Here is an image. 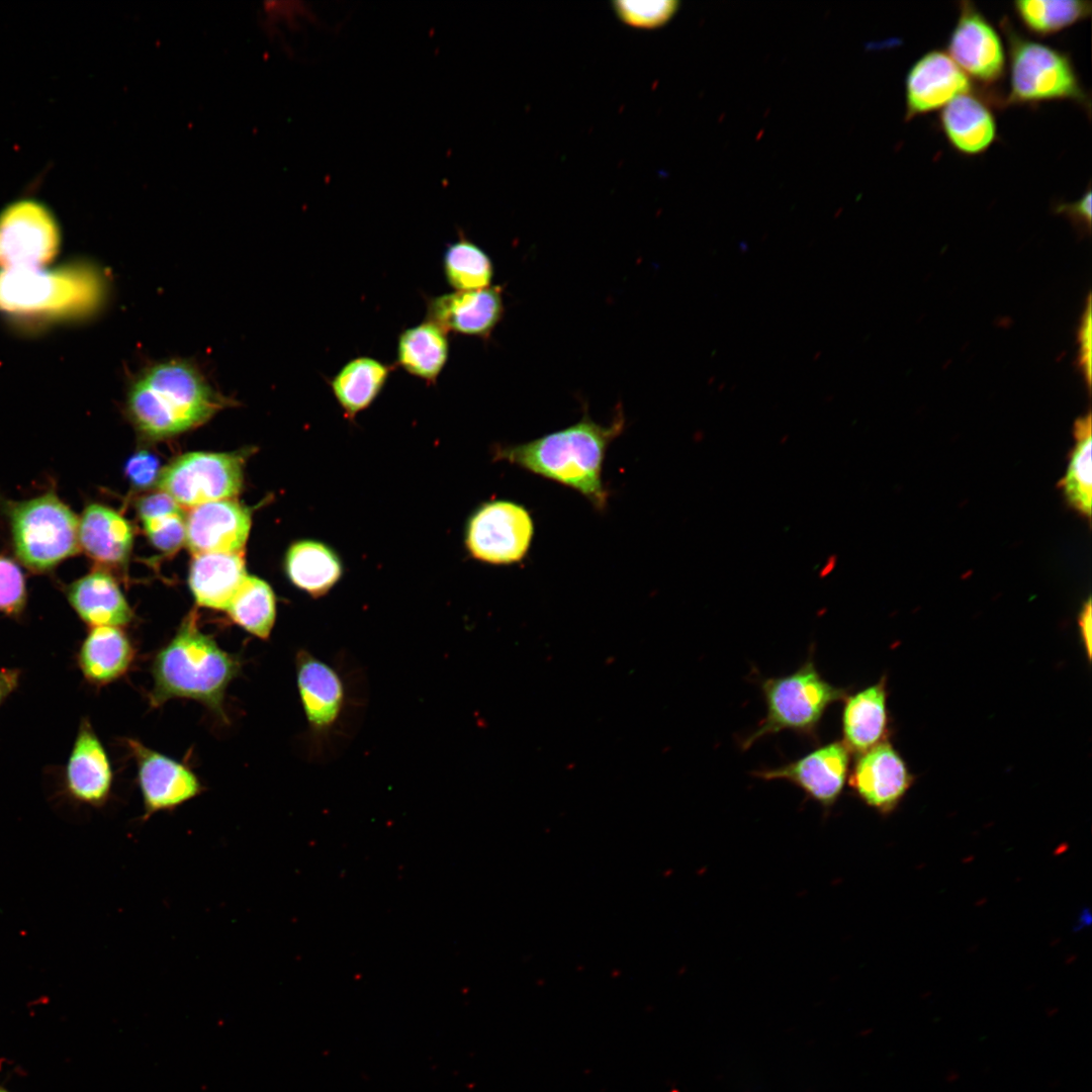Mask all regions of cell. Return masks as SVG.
Segmentation results:
<instances>
[{"label": "cell", "mask_w": 1092, "mask_h": 1092, "mask_svg": "<svg viewBox=\"0 0 1092 1092\" xmlns=\"http://www.w3.org/2000/svg\"><path fill=\"white\" fill-rule=\"evenodd\" d=\"M69 604L89 627H123L131 623L133 612L115 578L97 568L68 585Z\"/></svg>", "instance_id": "cell-21"}, {"label": "cell", "mask_w": 1092, "mask_h": 1092, "mask_svg": "<svg viewBox=\"0 0 1092 1092\" xmlns=\"http://www.w3.org/2000/svg\"><path fill=\"white\" fill-rule=\"evenodd\" d=\"M972 91V81L946 52L928 51L907 72L905 120L941 109L956 97Z\"/></svg>", "instance_id": "cell-15"}, {"label": "cell", "mask_w": 1092, "mask_h": 1092, "mask_svg": "<svg viewBox=\"0 0 1092 1092\" xmlns=\"http://www.w3.org/2000/svg\"><path fill=\"white\" fill-rule=\"evenodd\" d=\"M225 612L245 631L267 640L276 620L274 592L261 578L247 575Z\"/></svg>", "instance_id": "cell-29"}, {"label": "cell", "mask_w": 1092, "mask_h": 1092, "mask_svg": "<svg viewBox=\"0 0 1092 1092\" xmlns=\"http://www.w3.org/2000/svg\"><path fill=\"white\" fill-rule=\"evenodd\" d=\"M1091 188L1088 185L1079 199L1072 202H1059L1054 206V211L1066 215L1081 236L1089 235L1091 232Z\"/></svg>", "instance_id": "cell-37"}, {"label": "cell", "mask_w": 1092, "mask_h": 1092, "mask_svg": "<svg viewBox=\"0 0 1092 1092\" xmlns=\"http://www.w3.org/2000/svg\"><path fill=\"white\" fill-rule=\"evenodd\" d=\"M347 659L339 654L328 662L304 648L295 653L296 687L307 724V752L317 762L335 758L353 738L367 703L363 671Z\"/></svg>", "instance_id": "cell-3"}, {"label": "cell", "mask_w": 1092, "mask_h": 1092, "mask_svg": "<svg viewBox=\"0 0 1092 1092\" xmlns=\"http://www.w3.org/2000/svg\"><path fill=\"white\" fill-rule=\"evenodd\" d=\"M947 55L981 91L994 90L1006 73L1002 38L993 24L970 1H961L959 16L947 40Z\"/></svg>", "instance_id": "cell-12"}, {"label": "cell", "mask_w": 1092, "mask_h": 1092, "mask_svg": "<svg viewBox=\"0 0 1092 1092\" xmlns=\"http://www.w3.org/2000/svg\"><path fill=\"white\" fill-rule=\"evenodd\" d=\"M626 420L619 407L612 423L603 426L585 412L575 424L537 439L495 448L496 460L569 487L597 511H605L610 492L603 481L609 445L622 434Z\"/></svg>", "instance_id": "cell-2"}, {"label": "cell", "mask_w": 1092, "mask_h": 1092, "mask_svg": "<svg viewBox=\"0 0 1092 1092\" xmlns=\"http://www.w3.org/2000/svg\"><path fill=\"white\" fill-rule=\"evenodd\" d=\"M18 679L17 670L0 668V704L14 691Z\"/></svg>", "instance_id": "cell-41"}, {"label": "cell", "mask_w": 1092, "mask_h": 1092, "mask_svg": "<svg viewBox=\"0 0 1092 1092\" xmlns=\"http://www.w3.org/2000/svg\"><path fill=\"white\" fill-rule=\"evenodd\" d=\"M4 511L15 556L27 569L50 571L80 550L79 520L55 490L6 503Z\"/></svg>", "instance_id": "cell-8"}, {"label": "cell", "mask_w": 1092, "mask_h": 1092, "mask_svg": "<svg viewBox=\"0 0 1092 1092\" xmlns=\"http://www.w3.org/2000/svg\"><path fill=\"white\" fill-rule=\"evenodd\" d=\"M230 403L197 364L172 358L149 364L131 377L125 407L141 434L162 440L201 426Z\"/></svg>", "instance_id": "cell-1"}, {"label": "cell", "mask_w": 1092, "mask_h": 1092, "mask_svg": "<svg viewBox=\"0 0 1092 1092\" xmlns=\"http://www.w3.org/2000/svg\"><path fill=\"white\" fill-rule=\"evenodd\" d=\"M60 245L58 220L40 200L19 198L0 211L1 268L46 267L57 256Z\"/></svg>", "instance_id": "cell-11"}, {"label": "cell", "mask_w": 1092, "mask_h": 1092, "mask_svg": "<svg viewBox=\"0 0 1092 1092\" xmlns=\"http://www.w3.org/2000/svg\"><path fill=\"white\" fill-rule=\"evenodd\" d=\"M144 528L152 544L171 554L186 542V522L181 514L144 521Z\"/></svg>", "instance_id": "cell-35"}, {"label": "cell", "mask_w": 1092, "mask_h": 1092, "mask_svg": "<svg viewBox=\"0 0 1092 1092\" xmlns=\"http://www.w3.org/2000/svg\"><path fill=\"white\" fill-rule=\"evenodd\" d=\"M759 687L766 713L754 730L740 741L743 750L765 736L786 730L818 743V730L825 712L834 703L843 701L849 692L822 677L812 653L794 672L762 678Z\"/></svg>", "instance_id": "cell-6"}, {"label": "cell", "mask_w": 1092, "mask_h": 1092, "mask_svg": "<svg viewBox=\"0 0 1092 1092\" xmlns=\"http://www.w3.org/2000/svg\"><path fill=\"white\" fill-rule=\"evenodd\" d=\"M130 484L136 488L145 489L157 484L161 469L159 459L148 451L134 453L126 462L124 468Z\"/></svg>", "instance_id": "cell-36"}, {"label": "cell", "mask_w": 1092, "mask_h": 1092, "mask_svg": "<svg viewBox=\"0 0 1092 1092\" xmlns=\"http://www.w3.org/2000/svg\"><path fill=\"white\" fill-rule=\"evenodd\" d=\"M847 779L857 797L881 813L892 811L912 782L905 761L886 741L858 754Z\"/></svg>", "instance_id": "cell-18"}, {"label": "cell", "mask_w": 1092, "mask_h": 1092, "mask_svg": "<svg viewBox=\"0 0 1092 1092\" xmlns=\"http://www.w3.org/2000/svg\"><path fill=\"white\" fill-rule=\"evenodd\" d=\"M534 532L532 516L523 505L494 499L481 504L469 517L465 546L478 561L511 565L527 556Z\"/></svg>", "instance_id": "cell-9"}, {"label": "cell", "mask_w": 1092, "mask_h": 1092, "mask_svg": "<svg viewBox=\"0 0 1092 1092\" xmlns=\"http://www.w3.org/2000/svg\"><path fill=\"white\" fill-rule=\"evenodd\" d=\"M1009 59V91L1001 107L1071 101L1090 114L1086 93L1070 56L1020 34L1007 17L1000 21Z\"/></svg>", "instance_id": "cell-7"}, {"label": "cell", "mask_w": 1092, "mask_h": 1092, "mask_svg": "<svg viewBox=\"0 0 1092 1092\" xmlns=\"http://www.w3.org/2000/svg\"><path fill=\"white\" fill-rule=\"evenodd\" d=\"M135 649L120 627H90L77 654L85 679L102 687L120 678L133 662Z\"/></svg>", "instance_id": "cell-24"}, {"label": "cell", "mask_w": 1092, "mask_h": 1092, "mask_svg": "<svg viewBox=\"0 0 1092 1092\" xmlns=\"http://www.w3.org/2000/svg\"><path fill=\"white\" fill-rule=\"evenodd\" d=\"M1078 622H1079L1081 637H1082V640H1083V643H1084L1086 654H1087L1088 658L1090 659L1091 658V649H1092V643H1091V639H1092V627H1091V624H1092V621H1091V600L1090 599H1088L1087 602L1084 603V605L1082 607V610L1080 612V615H1079Z\"/></svg>", "instance_id": "cell-40"}, {"label": "cell", "mask_w": 1092, "mask_h": 1092, "mask_svg": "<svg viewBox=\"0 0 1092 1092\" xmlns=\"http://www.w3.org/2000/svg\"><path fill=\"white\" fill-rule=\"evenodd\" d=\"M126 745L136 763L144 821L158 812L175 810L203 792L198 777L184 763L136 739H126Z\"/></svg>", "instance_id": "cell-13"}, {"label": "cell", "mask_w": 1092, "mask_h": 1092, "mask_svg": "<svg viewBox=\"0 0 1092 1092\" xmlns=\"http://www.w3.org/2000/svg\"><path fill=\"white\" fill-rule=\"evenodd\" d=\"M138 513L142 521L181 514V507L165 491L160 490L143 496L138 503Z\"/></svg>", "instance_id": "cell-38"}, {"label": "cell", "mask_w": 1092, "mask_h": 1092, "mask_svg": "<svg viewBox=\"0 0 1092 1092\" xmlns=\"http://www.w3.org/2000/svg\"><path fill=\"white\" fill-rule=\"evenodd\" d=\"M104 294L102 274L83 262L0 270V312L13 317L79 320L95 312Z\"/></svg>", "instance_id": "cell-5"}, {"label": "cell", "mask_w": 1092, "mask_h": 1092, "mask_svg": "<svg viewBox=\"0 0 1092 1092\" xmlns=\"http://www.w3.org/2000/svg\"><path fill=\"white\" fill-rule=\"evenodd\" d=\"M132 542L131 525L119 513L101 504L84 509L79 521V545L99 565L124 564Z\"/></svg>", "instance_id": "cell-23"}, {"label": "cell", "mask_w": 1092, "mask_h": 1092, "mask_svg": "<svg viewBox=\"0 0 1092 1092\" xmlns=\"http://www.w3.org/2000/svg\"><path fill=\"white\" fill-rule=\"evenodd\" d=\"M186 522V544L194 554L241 553L251 529L248 508L233 499L192 508Z\"/></svg>", "instance_id": "cell-17"}, {"label": "cell", "mask_w": 1092, "mask_h": 1092, "mask_svg": "<svg viewBox=\"0 0 1092 1092\" xmlns=\"http://www.w3.org/2000/svg\"><path fill=\"white\" fill-rule=\"evenodd\" d=\"M617 17L625 24L637 28H657L668 22L678 9L675 0L612 2Z\"/></svg>", "instance_id": "cell-33"}, {"label": "cell", "mask_w": 1092, "mask_h": 1092, "mask_svg": "<svg viewBox=\"0 0 1092 1092\" xmlns=\"http://www.w3.org/2000/svg\"><path fill=\"white\" fill-rule=\"evenodd\" d=\"M989 98L981 90L962 94L941 108L938 122L950 147L966 156L986 152L997 139Z\"/></svg>", "instance_id": "cell-20"}, {"label": "cell", "mask_w": 1092, "mask_h": 1092, "mask_svg": "<svg viewBox=\"0 0 1092 1092\" xmlns=\"http://www.w3.org/2000/svg\"><path fill=\"white\" fill-rule=\"evenodd\" d=\"M284 568L292 584L314 599L327 595L343 574L338 554L327 544L313 540L291 544L285 554Z\"/></svg>", "instance_id": "cell-26"}, {"label": "cell", "mask_w": 1092, "mask_h": 1092, "mask_svg": "<svg viewBox=\"0 0 1092 1092\" xmlns=\"http://www.w3.org/2000/svg\"><path fill=\"white\" fill-rule=\"evenodd\" d=\"M243 462L233 453H186L161 471L157 485L180 507L230 499L242 488Z\"/></svg>", "instance_id": "cell-10"}, {"label": "cell", "mask_w": 1092, "mask_h": 1092, "mask_svg": "<svg viewBox=\"0 0 1092 1092\" xmlns=\"http://www.w3.org/2000/svg\"><path fill=\"white\" fill-rule=\"evenodd\" d=\"M0 1092H10V1091L8 1089H6L3 1085L0 1084Z\"/></svg>", "instance_id": "cell-43"}, {"label": "cell", "mask_w": 1092, "mask_h": 1092, "mask_svg": "<svg viewBox=\"0 0 1092 1092\" xmlns=\"http://www.w3.org/2000/svg\"><path fill=\"white\" fill-rule=\"evenodd\" d=\"M392 370V366L368 356L353 358L340 368L330 387L347 419L353 420L373 403Z\"/></svg>", "instance_id": "cell-28"}, {"label": "cell", "mask_w": 1092, "mask_h": 1092, "mask_svg": "<svg viewBox=\"0 0 1092 1092\" xmlns=\"http://www.w3.org/2000/svg\"><path fill=\"white\" fill-rule=\"evenodd\" d=\"M246 576L242 552L203 553L194 555L188 582L198 606L226 611Z\"/></svg>", "instance_id": "cell-25"}, {"label": "cell", "mask_w": 1092, "mask_h": 1092, "mask_svg": "<svg viewBox=\"0 0 1092 1092\" xmlns=\"http://www.w3.org/2000/svg\"><path fill=\"white\" fill-rule=\"evenodd\" d=\"M1079 342L1081 344L1079 365L1081 366L1088 386L1091 384V299L1087 298V306L1082 316L1079 330Z\"/></svg>", "instance_id": "cell-39"}, {"label": "cell", "mask_w": 1092, "mask_h": 1092, "mask_svg": "<svg viewBox=\"0 0 1092 1092\" xmlns=\"http://www.w3.org/2000/svg\"><path fill=\"white\" fill-rule=\"evenodd\" d=\"M886 678L847 694L841 715V742L850 753L861 754L885 742L889 729Z\"/></svg>", "instance_id": "cell-22"}, {"label": "cell", "mask_w": 1092, "mask_h": 1092, "mask_svg": "<svg viewBox=\"0 0 1092 1092\" xmlns=\"http://www.w3.org/2000/svg\"><path fill=\"white\" fill-rule=\"evenodd\" d=\"M442 267L447 283L455 291L490 286L494 271L487 253L464 236L447 246Z\"/></svg>", "instance_id": "cell-32"}, {"label": "cell", "mask_w": 1092, "mask_h": 1092, "mask_svg": "<svg viewBox=\"0 0 1092 1092\" xmlns=\"http://www.w3.org/2000/svg\"><path fill=\"white\" fill-rule=\"evenodd\" d=\"M1013 11L1034 35H1053L1090 16L1092 3L1083 0H1018Z\"/></svg>", "instance_id": "cell-30"}, {"label": "cell", "mask_w": 1092, "mask_h": 1092, "mask_svg": "<svg viewBox=\"0 0 1092 1092\" xmlns=\"http://www.w3.org/2000/svg\"><path fill=\"white\" fill-rule=\"evenodd\" d=\"M836 561H837L836 556L832 555V556L828 557L827 560L822 565V567L820 568L819 575L821 577H825V576L829 575L834 570V568L836 566Z\"/></svg>", "instance_id": "cell-42"}, {"label": "cell", "mask_w": 1092, "mask_h": 1092, "mask_svg": "<svg viewBox=\"0 0 1092 1092\" xmlns=\"http://www.w3.org/2000/svg\"><path fill=\"white\" fill-rule=\"evenodd\" d=\"M112 767L90 722L83 719L65 768V785L77 802L102 807L111 794Z\"/></svg>", "instance_id": "cell-19"}, {"label": "cell", "mask_w": 1092, "mask_h": 1092, "mask_svg": "<svg viewBox=\"0 0 1092 1092\" xmlns=\"http://www.w3.org/2000/svg\"><path fill=\"white\" fill-rule=\"evenodd\" d=\"M449 350L447 333L425 320L398 335L396 364L406 373L435 383L448 362Z\"/></svg>", "instance_id": "cell-27"}, {"label": "cell", "mask_w": 1092, "mask_h": 1092, "mask_svg": "<svg viewBox=\"0 0 1092 1092\" xmlns=\"http://www.w3.org/2000/svg\"><path fill=\"white\" fill-rule=\"evenodd\" d=\"M426 320L445 333L488 339L504 316L500 286L453 291L427 299Z\"/></svg>", "instance_id": "cell-16"}, {"label": "cell", "mask_w": 1092, "mask_h": 1092, "mask_svg": "<svg viewBox=\"0 0 1092 1092\" xmlns=\"http://www.w3.org/2000/svg\"><path fill=\"white\" fill-rule=\"evenodd\" d=\"M241 664L238 656L200 630L197 613L192 611L154 657L150 705L156 708L175 698L191 699L225 721V692L240 674Z\"/></svg>", "instance_id": "cell-4"}, {"label": "cell", "mask_w": 1092, "mask_h": 1092, "mask_svg": "<svg viewBox=\"0 0 1092 1092\" xmlns=\"http://www.w3.org/2000/svg\"><path fill=\"white\" fill-rule=\"evenodd\" d=\"M26 600V581L20 566L13 559L0 554V612L7 616H20Z\"/></svg>", "instance_id": "cell-34"}, {"label": "cell", "mask_w": 1092, "mask_h": 1092, "mask_svg": "<svg viewBox=\"0 0 1092 1092\" xmlns=\"http://www.w3.org/2000/svg\"><path fill=\"white\" fill-rule=\"evenodd\" d=\"M849 763L850 752L841 740H835L798 759L777 767L757 769L751 775L765 781H787L829 810L845 787Z\"/></svg>", "instance_id": "cell-14"}, {"label": "cell", "mask_w": 1092, "mask_h": 1092, "mask_svg": "<svg viewBox=\"0 0 1092 1092\" xmlns=\"http://www.w3.org/2000/svg\"><path fill=\"white\" fill-rule=\"evenodd\" d=\"M1091 422L1090 413L1076 420L1075 445L1067 472L1060 481V487L1070 506L1088 519L1091 516L1092 502Z\"/></svg>", "instance_id": "cell-31"}]
</instances>
